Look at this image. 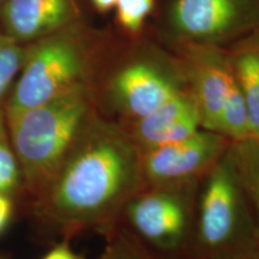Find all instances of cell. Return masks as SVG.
Listing matches in <instances>:
<instances>
[{
	"label": "cell",
	"mask_w": 259,
	"mask_h": 259,
	"mask_svg": "<svg viewBox=\"0 0 259 259\" xmlns=\"http://www.w3.org/2000/svg\"><path fill=\"white\" fill-rule=\"evenodd\" d=\"M245 259H259V238L257 240V244L253 248H252L250 253L246 255Z\"/></svg>",
	"instance_id": "obj_22"
},
{
	"label": "cell",
	"mask_w": 259,
	"mask_h": 259,
	"mask_svg": "<svg viewBox=\"0 0 259 259\" xmlns=\"http://www.w3.org/2000/svg\"><path fill=\"white\" fill-rule=\"evenodd\" d=\"M41 259H85L84 254L74 251L69 239H63L44 255Z\"/></svg>",
	"instance_id": "obj_19"
},
{
	"label": "cell",
	"mask_w": 259,
	"mask_h": 259,
	"mask_svg": "<svg viewBox=\"0 0 259 259\" xmlns=\"http://www.w3.org/2000/svg\"><path fill=\"white\" fill-rule=\"evenodd\" d=\"M106 238V246L97 259H158L119 223Z\"/></svg>",
	"instance_id": "obj_16"
},
{
	"label": "cell",
	"mask_w": 259,
	"mask_h": 259,
	"mask_svg": "<svg viewBox=\"0 0 259 259\" xmlns=\"http://www.w3.org/2000/svg\"><path fill=\"white\" fill-rule=\"evenodd\" d=\"M189 90L181 61L156 53L139 54L119 65L103 90V115L125 125L148 115Z\"/></svg>",
	"instance_id": "obj_6"
},
{
	"label": "cell",
	"mask_w": 259,
	"mask_h": 259,
	"mask_svg": "<svg viewBox=\"0 0 259 259\" xmlns=\"http://www.w3.org/2000/svg\"><path fill=\"white\" fill-rule=\"evenodd\" d=\"M141 151L174 143L202 128V119L190 89L178 94L148 115L124 125Z\"/></svg>",
	"instance_id": "obj_10"
},
{
	"label": "cell",
	"mask_w": 259,
	"mask_h": 259,
	"mask_svg": "<svg viewBox=\"0 0 259 259\" xmlns=\"http://www.w3.org/2000/svg\"><path fill=\"white\" fill-rule=\"evenodd\" d=\"M143 187L141 150L124 125L97 111L30 203L31 212L48 234L69 240L87 231L106 236Z\"/></svg>",
	"instance_id": "obj_1"
},
{
	"label": "cell",
	"mask_w": 259,
	"mask_h": 259,
	"mask_svg": "<svg viewBox=\"0 0 259 259\" xmlns=\"http://www.w3.org/2000/svg\"><path fill=\"white\" fill-rule=\"evenodd\" d=\"M0 194L18 199L25 197L23 178L10 137L5 108L0 106Z\"/></svg>",
	"instance_id": "obj_14"
},
{
	"label": "cell",
	"mask_w": 259,
	"mask_h": 259,
	"mask_svg": "<svg viewBox=\"0 0 259 259\" xmlns=\"http://www.w3.org/2000/svg\"><path fill=\"white\" fill-rule=\"evenodd\" d=\"M92 2L96 10H99L101 12L111 11L112 9L115 8L116 4V0H92Z\"/></svg>",
	"instance_id": "obj_21"
},
{
	"label": "cell",
	"mask_w": 259,
	"mask_h": 259,
	"mask_svg": "<svg viewBox=\"0 0 259 259\" xmlns=\"http://www.w3.org/2000/svg\"><path fill=\"white\" fill-rule=\"evenodd\" d=\"M168 18L184 44L221 46L259 24V0H174Z\"/></svg>",
	"instance_id": "obj_7"
},
{
	"label": "cell",
	"mask_w": 259,
	"mask_h": 259,
	"mask_svg": "<svg viewBox=\"0 0 259 259\" xmlns=\"http://www.w3.org/2000/svg\"><path fill=\"white\" fill-rule=\"evenodd\" d=\"M228 56L247 107L251 137L259 139V36L239 42Z\"/></svg>",
	"instance_id": "obj_12"
},
{
	"label": "cell",
	"mask_w": 259,
	"mask_h": 259,
	"mask_svg": "<svg viewBox=\"0 0 259 259\" xmlns=\"http://www.w3.org/2000/svg\"><path fill=\"white\" fill-rule=\"evenodd\" d=\"M257 240V222L229 147L200 181L192 259H245Z\"/></svg>",
	"instance_id": "obj_3"
},
{
	"label": "cell",
	"mask_w": 259,
	"mask_h": 259,
	"mask_svg": "<svg viewBox=\"0 0 259 259\" xmlns=\"http://www.w3.org/2000/svg\"><path fill=\"white\" fill-rule=\"evenodd\" d=\"M200 181L144 186L125 206L120 222L158 259H192Z\"/></svg>",
	"instance_id": "obj_5"
},
{
	"label": "cell",
	"mask_w": 259,
	"mask_h": 259,
	"mask_svg": "<svg viewBox=\"0 0 259 259\" xmlns=\"http://www.w3.org/2000/svg\"><path fill=\"white\" fill-rule=\"evenodd\" d=\"M155 0H116L115 10L119 24L128 34H138L150 15Z\"/></svg>",
	"instance_id": "obj_18"
},
{
	"label": "cell",
	"mask_w": 259,
	"mask_h": 259,
	"mask_svg": "<svg viewBox=\"0 0 259 259\" xmlns=\"http://www.w3.org/2000/svg\"><path fill=\"white\" fill-rule=\"evenodd\" d=\"M180 61L198 106L202 127L218 132L220 113L235 82L228 52L220 46L184 44Z\"/></svg>",
	"instance_id": "obj_9"
},
{
	"label": "cell",
	"mask_w": 259,
	"mask_h": 259,
	"mask_svg": "<svg viewBox=\"0 0 259 259\" xmlns=\"http://www.w3.org/2000/svg\"><path fill=\"white\" fill-rule=\"evenodd\" d=\"M15 199L0 194V234L8 228L15 211Z\"/></svg>",
	"instance_id": "obj_20"
},
{
	"label": "cell",
	"mask_w": 259,
	"mask_h": 259,
	"mask_svg": "<svg viewBox=\"0 0 259 259\" xmlns=\"http://www.w3.org/2000/svg\"><path fill=\"white\" fill-rule=\"evenodd\" d=\"M97 111L92 85H83L6 118L30 203L46 189Z\"/></svg>",
	"instance_id": "obj_2"
},
{
	"label": "cell",
	"mask_w": 259,
	"mask_h": 259,
	"mask_svg": "<svg viewBox=\"0 0 259 259\" xmlns=\"http://www.w3.org/2000/svg\"><path fill=\"white\" fill-rule=\"evenodd\" d=\"M218 132L232 142L251 137L247 107L236 80L229 89L222 106L219 116Z\"/></svg>",
	"instance_id": "obj_15"
},
{
	"label": "cell",
	"mask_w": 259,
	"mask_h": 259,
	"mask_svg": "<svg viewBox=\"0 0 259 259\" xmlns=\"http://www.w3.org/2000/svg\"><path fill=\"white\" fill-rule=\"evenodd\" d=\"M231 144L223 135L202 127L181 141L141 151L144 186L202 180Z\"/></svg>",
	"instance_id": "obj_8"
},
{
	"label": "cell",
	"mask_w": 259,
	"mask_h": 259,
	"mask_svg": "<svg viewBox=\"0 0 259 259\" xmlns=\"http://www.w3.org/2000/svg\"><path fill=\"white\" fill-rule=\"evenodd\" d=\"M231 150L241 185L257 222L259 238V139L247 137L232 142Z\"/></svg>",
	"instance_id": "obj_13"
},
{
	"label": "cell",
	"mask_w": 259,
	"mask_h": 259,
	"mask_svg": "<svg viewBox=\"0 0 259 259\" xmlns=\"http://www.w3.org/2000/svg\"><path fill=\"white\" fill-rule=\"evenodd\" d=\"M93 65L92 47L70 27L37 40L25 52L21 73L4 106L6 118L74 88L92 85Z\"/></svg>",
	"instance_id": "obj_4"
},
{
	"label": "cell",
	"mask_w": 259,
	"mask_h": 259,
	"mask_svg": "<svg viewBox=\"0 0 259 259\" xmlns=\"http://www.w3.org/2000/svg\"><path fill=\"white\" fill-rule=\"evenodd\" d=\"M0 259H10V254L5 252H0Z\"/></svg>",
	"instance_id": "obj_23"
},
{
	"label": "cell",
	"mask_w": 259,
	"mask_h": 259,
	"mask_svg": "<svg viewBox=\"0 0 259 259\" xmlns=\"http://www.w3.org/2000/svg\"><path fill=\"white\" fill-rule=\"evenodd\" d=\"M25 52L27 50L12 38L0 42V102L21 71Z\"/></svg>",
	"instance_id": "obj_17"
},
{
	"label": "cell",
	"mask_w": 259,
	"mask_h": 259,
	"mask_svg": "<svg viewBox=\"0 0 259 259\" xmlns=\"http://www.w3.org/2000/svg\"><path fill=\"white\" fill-rule=\"evenodd\" d=\"M0 2H2V0H0Z\"/></svg>",
	"instance_id": "obj_24"
},
{
	"label": "cell",
	"mask_w": 259,
	"mask_h": 259,
	"mask_svg": "<svg viewBox=\"0 0 259 259\" xmlns=\"http://www.w3.org/2000/svg\"><path fill=\"white\" fill-rule=\"evenodd\" d=\"M74 0H6L3 19L10 38L34 41L70 27Z\"/></svg>",
	"instance_id": "obj_11"
}]
</instances>
